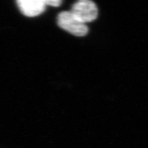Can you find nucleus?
I'll return each mask as SVG.
<instances>
[{"instance_id":"nucleus-1","label":"nucleus","mask_w":148,"mask_h":148,"mask_svg":"<svg viewBox=\"0 0 148 148\" xmlns=\"http://www.w3.org/2000/svg\"><path fill=\"white\" fill-rule=\"evenodd\" d=\"M58 24L63 30L77 36H85L88 32L86 24L78 20L71 11L60 13L58 16Z\"/></svg>"},{"instance_id":"nucleus-2","label":"nucleus","mask_w":148,"mask_h":148,"mask_svg":"<svg viewBox=\"0 0 148 148\" xmlns=\"http://www.w3.org/2000/svg\"><path fill=\"white\" fill-rule=\"evenodd\" d=\"M71 12L78 20L85 24L95 21L98 17V8L90 0H80L72 6Z\"/></svg>"},{"instance_id":"nucleus-3","label":"nucleus","mask_w":148,"mask_h":148,"mask_svg":"<svg viewBox=\"0 0 148 148\" xmlns=\"http://www.w3.org/2000/svg\"><path fill=\"white\" fill-rule=\"evenodd\" d=\"M17 4L23 14L30 17L41 14L46 8L44 0H18Z\"/></svg>"},{"instance_id":"nucleus-4","label":"nucleus","mask_w":148,"mask_h":148,"mask_svg":"<svg viewBox=\"0 0 148 148\" xmlns=\"http://www.w3.org/2000/svg\"><path fill=\"white\" fill-rule=\"evenodd\" d=\"M46 6L52 7H59L61 6L62 1L61 0H44Z\"/></svg>"}]
</instances>
